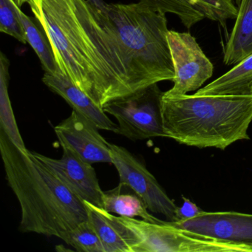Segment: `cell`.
Masks as SVG:
<instances>
[{
  "label": "cell",
  "mask_w": 252,
  "mask_h": 252,
  "mask_svg": "<svg viewBox=\"0 0 252 252\" xmlns=\"http://www.w3.org/2000/svg\"><path fill=\"white\" fill-rule=\"evenodd\" d=\"M119 218L141 240L135 252H252L243 246L177 228L169 221L155 223L134 218Z\"/></svg>",
  "instance_id": "cell-6"
},
{
  "label": "cell",
  "mask_w": 252,
  "mask_h": 252,
  "mask_svg": "<svg viewBox=\"0 0 252 252\" xmlns=\"http://www.w3.org/2000/svg\"><path fill=\"white\" fill-rule=\"evenodd\" d=\"M163 95L154 84L110 101L103 110L117 120L116 133L132 141L166 137L162 117Z\"/></svg>",
  "instance_id": "cell-5"
},
{
  "label": "cell",
  "mask_w": 252,
  "mask_h": 252,
  "mask_svg": "<svg viewBox=\"0 0 252 252\" xmlns=\"http://www.w3.org/2000/svg\"><path fill=\"white\" fill-rule=\"evenodd\" d=\"M230 2H232L234 5H235L237 8H238L240 6V2H241V0H229Z\"/></svg>",
  "instance_id": "cell-23"
},
{
  "label": "cell",
  "mask_w": 252,
  "mask_h": 252,
  "mask_svg": "<svg viewBox=\"0 0 252 252\" xmlns=\"http://www.w3.org/2000/svg\"><path fill=\"white\" fill-rule=\"evenodd\" d=\"M42 82L51 91L64 98L73 110L85 116L99 129L116 133L118 125L112 122L103 108L61 73H45Z\"/></svg>",
  "instance_id": "cell-13"
},
{
  "label": "cell",
  "mask_w": 252,
  "mask_h": 252,
  "mask_svg": "<svg viewBox=\"0 0 252 252\" xmlns=\"http://www.w3.org/2000/svg\"><path fill=\"white\" fill-rule=\"evenodd\" d=\"M0 153L8 185L21 208L20 231L63 240L88 220L83 200L32 152L19 148L1 129Z\"/></svg>",
  "instance_id": "cell-2"
},
{
  "label": "cell",
  "mask_w": 252,
  "mask_h": 252,
  "mask_svg": "<svg viewBox=\"0 0 252 252\" xmlns=\"http://www.w3.org/2000/svg\"><path fill=\"white\" fill-rule=\"evenodd\" d=\"M0 32L27 43L26 32L13 4V0H0Z\"/></svg>",
  "instance_id": "cell-21"
},
{
  "label": "cell",
  "mask_w": 252,
  "mask_h": 252,
  "mask_svg": "<svg viewBox=\"0 0 252 252\" xmlns=\"http://www.w3.org/2000/svg\"><path fill=\"white\" fill-rule=\"evenodd\" d=\"M190 232L243 246L252 252V215L236 212H204L191 219L169 221Z\"/></svg>",
  "instance_id": "cell-10"
},
{
  "label": "cell",
  "mask_w": 252,
  "mask_h": 252,
  "mask_svg": "<svg viewBox=\"0 0 252 252\" xmlns=\"http://www.w3.org/2000/svg\"><path fill=\"white\" fill-rule=\"evenodd\" d=\"M13 4L26 32L28 43L39 57L45 73H60L52 48L45 32L39 25H36L32 18L22 11L21 8L14 2V0Z\"/></svg>",
  "instance_id": "cell-18"
},
{
  "label": "cell",
  "mask_w": 252,
  "mask_h": 252,
  "mask_svg": "<svg viewBox=\"0 0 252 252\" xmlns=\"http://www.w3.org/2000/svg\"><path fill=\"white\" fill-rule=\"evenodd\" d=\"M122 190V186L119 185L114 189L104 191V209L107 212L121 217H139L147 222L166 223V221L152 215L142 199L134 191L127 193Z\"/></svg>",
  "instance_id": "cell-17"
},
{
  "label": "cell",
  "mask_w": 252,
  "mask_h": 252,
  "mask_svg": "<svg viewBox=\"0 0 252 252\" xmlns=\"http://www.w3.org/2000/svg\"><path fill=\"white\" fill-rule=\"evenodd\" d=\"M88 220L96 231L105 252H135L141 240L129 227L104 208L84 200Z\"/></svg>",
  "instance_id": "cell-14"
},
{
  "label": "cell",
  "mask_w": 252,
  "mask_h": 252,
  "mask_svg": "<svg viewBox=\"0 0 252 252\" xmlns=\"http://www.w3.org/2000/svg\"><path fill=\"white\" fill-rule=\"evenodd\" d=\"M8 67L9 62L4 54L0 57V129L5 132L8 138L23 150H27L20 135L14 118L12 106L8 95Z\"/></svg>",
  "instance_id": "cell-19"
},
{
  "label": "cell",
  "mask_w": 252,
  "mask_h": 252,
  "mask_svg": "<svg viewBox=\"0 0 252 252\" xmlns=\"http://www.w3.org/2000/svg\"><path fill=\"white\" fill-rule=\"evenodd\" d=\"M112 164L119 175L120 184L126 186L139 196L150 212L175 221L178 206L167 195L157 180L136 157L125 147L110 144Z\"/></svg>",
  "instance_id": "cell-8"
},
{
  "label": "cell",
  "mask_w": 252,
  "mask_h": 252,
  "mask_svg": "<svg viewBox=\"0 0 252 252\" xmlns=\"http://www.w3.org/2000/svg\"><path fill=\"white\" fill-rule=\"evenodd\" d=\"M158 12L175 14L187 29L204 19L218 22L226 29V21L236 19L237 7L229 0H139Z\"/></svg>",
  "instance_id": "cell-12"
},
{
  "label": "cell",
  "mask_w": 252,
  "mask_h": 252,
  "mask_svg": "<svg viewBox=\"0 0 252 252\" xmlns=\"http://www.w3.org/2000/svg\"><path fill=\"white\" fill-rule=\"evenodd\" d=\"M101 7L114 26L137 90L173 80L166 14L141 2Z\"/></svg>",
  "instance_id": "cell-4"
},
{
  "label": "cell",
  "mask_w": 252,
  "mask_h": 252,
  "mask_svg": "<svg viewBox=\"0 0 252 252\" xmlns=\"http://www.w3.org/2000/svg\"><path fill=\"white\" fill-rule=\"evenodd\" d=\"M63 240L78 252H105L98 234L88 220L69 231Z\"/></svg>",
  "instance_id": "cell-20"
},
{
  "label": "cell",
  "mask_w": 252,
  "mask_h": 252,
  "mask_svg": "<svg viewBox=\"0 0 252 252\" xmlns=\"http://www.w3.org/2000/svg\"><path fill=\"white\" fill-rule=\"evenodd\" d=\"M196 95H252V54L222 76L194 94Z\"/></svg>",
  "instance_id": "cell-16"
},
{
  "label": "cell",
  "mask_w": 252,
  "mask_h": 252,
  "mask_svg": "<svg viewBox=\"0 0 252 252\" xmlns=\"http://www.w3.org/2000/svg\"><path fill=\"white\" fill-rule=\"evenodd\" d=\"M167 39L175 77L173 87L163 96L186 95L200 89L213 75V64L189 33L169 31Z\"/></svg>",
  "instance_id": "cell-7"
},
{
  "label": "cell",
  "mask_w": 252,
  "mask_h": 252,
  "mask_svg": "<svg viewBox=\"0 0 252 252\" xmlns=\"http://www.w3.org/2000/svg\"><path fill=\"white\" fill-rule=\"evenodd\" d=\"M60 144L63 150L60 159L47 157L36 152L32 153L79 198L104 208V191L100 187L92 164L83 160L67 144Z\"/></svg>",
  "instance_id": "cell-9"
},
{
  "label": "cell",
  "mask_w": 252,
  "mask_h": 252,
  "mask_svg": "<svg viewBox=\"0 0 252 252\" xmlns=\"http://www.w3.org/2000/svg\"><path fill=\"white\" fill-rule=\"evenodd\" d=\"M235 23L224 51L225 65L237 64L252 54V0H241Z\"/></svg>",
  "instance_id": "cell-15"
},
{
  "label": "cell",
  "mask_w": 252,
  "mask_h": 252,
  "mask_svg": "<svg viewBox=\"0 0 252 252\" xmlns=\"http://www.w3.org/2000/svg\"><path fill=\"white\" fill-rule=\"evenodd\" d=\"M98 127L73 110L65 120L54 127L59 142L64 143L88 163H112L110 143L98 132Z\"/></svg>",
  "instance_id": "cell-11"
},
{
  "label": "cell",
  "mask_w": 252,
  "mask_h": 252,
  "mask_svg": "<svg viewBox=\"0 0 252 252\" xmlns=\"http://www.w3.org/2000/svg\"><path fill=\"white\" fill-rule=\"evenodd\" d=\"M161 108L166 137L180 144L225 150L250 138L252 95H163Z\"/></svg>",
  "instance_id": "cell-3"
},
{
  "label": "cell",
  "mask_w": 252,
  "mask_h": 252,
  "mask_svg": "<svg viewBox=\"0 0 252 252\" xmlns=\"http://www.w3.org/2000/svg\"><path fill=\"white\" fill-rule=\"evenodd\" d=\"M183 198H184V203L182 206L177 208L176 212H175V218H176L175 221L191 219L202 212L201 209L195 203L186 197H183Z\"/></svg>",
  "instance_id": "cell-22"
},
{
  "label": "cell",
  "mask_w": 252,
  "mask_h": 252,
  "mask_svg": "<svg viewBox=\"0 0 252 252\" xmlns=\"http://www.w3.org/2000/svg\"><path fill=\"white\" fill-rule=\"evenodd\" d=\"M30 6L49 40L60 73L97 105L138 91L114 26L88 0H14Z\"/></svg>",
  "instance_id": "cell-1"
}]
</instances>
